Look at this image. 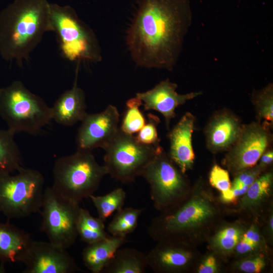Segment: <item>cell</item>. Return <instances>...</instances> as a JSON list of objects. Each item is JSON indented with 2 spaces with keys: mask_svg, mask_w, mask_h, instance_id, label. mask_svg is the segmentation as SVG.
Segmentation results:
<instances>
[{
  "mask_svg": "<svg viewBox=\"0 0 273 273\" xmlns=\"http://www.w3.org/2000/svg\"><path fill=\"white\" fill-rule=\"evenodd\" d=\"M77 71L72 87L61 94L51 107L52 120L64 126L81 122L87 114L84 92L77 84Z\"/></svg>",
  "mask_w": 273,
  "mask_h": 273,
  "instance_id": "20",
  "label": "cell"
},
{
  "mask_svg": "<svg viewBox=\"0 0 273 273\" xmlns=\"http://www.w3.org/2000/svg\"><path fill=\"white\" fill-rule=\"evenodd\" d=\"M251 222L239 218L234 221L222 220L208 238L207 249L216 253L223 261L229 262L237 243Z\"/></svg>",
  "mask_w": 273,
  "mask_h": 273,
  "instance_id": "19",
  "label": "cell"
},
{
  "mask_svg": "<svg viewBox=\"0 0 273 273\" xmlns=\"http://www.w3.org/2000/svg\"><path fill=\"white\" fill-rule=\"evenodd\" d=\"M55 191L78 203L93 195L108 174L105 165H100L92 151L78 150L70 155L58 158L53 169Z\"/></svg>",
  "mask_w": 273,
  "mask_h": 273,
  "instance_id": "4",
  "label": "cell"
},
{
  "mask_svg": "<svg viewBox=\"0 0 273 273\" xmlns=\"http://www.w3.org/2000/svg\"><path fill=\"white\" fill-rule=\"evenodd\" d=\"M251 101L255 112L256 121L273 124V84L269 83L259 89H254Z\"/></svg>",
  "mask_w": 273,
  "mask_h": 273,
  "instance_id": "29",
  "label": "cell"
},
{
  "mask_svg": "<svg viewBox=\"0 0 273 273\" xmlns=\"http://www.w3.org/2000/svg\"><path fill=\"white\" fill-rule=\"evenodd\" d=\"M225 214L208 182L199 177L180 203L152 219L148 232L156 242L174 241L197 247L206 242Z\"/></svg>",
  "mask_w": 273,
  "mask_h": 273,
  "instance_id": "2",
  "label": "cell"
},
{
  "mask_svg": "<svg viewBox=\"0 0 273 273\" xmlns=\"http://www.w3.org/2000/svg\"><path fill=\"white\" fill-rule=\"evenodd\" d=\"M14 135L8 129H0V173H11L22 167L20 152Z\"/></svg>",
  "mask_w": 273,
  "mask_h": 273,
  "instance_id": "26",
  "label": "cell"
},
{
  "mask_svg": "<svg viewBox=\"0 0 273 273\" xmlns=\"http://www.w3.org/2000/svg\"><path fill=\"white\" fill-rule=\"evenodd\" d=\"M126 241V237L110 236L87 244L82 252V260L85 266L93 273L102 272L117 250Z\"/></svg>",
  "mask_w": 273,
  "mask_h": 273,
  "instance_id": "22",
  "label": "cell"
},
{
  "mask_svg": "<svg viewBox=\"0 0 273 273\" xmlns=\"http://www.w3.org/2000/svg\"><path fill=\"white\" fill-rule=\"evenodd\" d=\"M142 176L150 185L151 199L154 207L159 212L177 205L188 195L192 187L188 176L163 149L147 165Z\"/></svg>",
  "mask_w": 273,
  "mask_h": 273,
  "instance_id": "8",
  "label": "cell"
},
{
  "mask_svg": "<svg viewBox=\"0 0 273 273\" xmlns=\"http://www.w3.org/2000/svg\"><path fill=\"white\" fill-rule=\"evenodd\" d=\"M195 116L185 113L169 131L168 138L169 150L167 153L180 170L186 173L193 168L195 154L192 144V135L195 129Z\"/></svg>",
  "mask_w": 273,
  "mask_h": 273,
  "instance_id": "18",
  "label": "cell"
},
{
  "mask_svg": "<svg viewBox=\"0 0 273 273\" xmlns=\"http://www.w3.org/2000/svg\"><path fill=\"white\" fill-rule=\"evenodd\" d=\"M0 116L14 134H37L52 120L51 107L18 80L0 89Z\"/></svg>",
  "mask_w": 273,
  "mask_h": 273,
  "instance_id": "5",
  "label": "cell"
},
{
  "mask_svg": "<svg viewBox=\"0 0 273 273\" xmlns=\"http://www.w3.org/2000/svg\"><path fill=\"white\" fill-rule=\"evenodd\" d=\"M148 267L147 256L141 251L134 248H119L102 272L144 273Z\"/></svg>",
  "mask_w": 273,
  "mask_h": 273,
  "instance_id": "23",
  "label": "cell"
},
{
  "mask_svg": "<svg viewBox=\"0 0 273 273\" xmlns=\"http://www.w3.org/2000/svg\"><path fill=\"white\" fill-rule=\"evenodd\" d=\"M78 221L95 231L105 232L104 222L99 217L93 216L85 209L80 208Z\"/></svg>",
  "mask_w": 273,
  "mask_h": 273,
  "instance_id": "37",
  "label": "cell"
},
{
  "mask_svg": "<svg viewBox=\"0 0 273 273\" xmlns=\"http://www.w3.org/2000/svg\"><path fill=\"white\" fill-rule=\"evenodd\" d=\"M126 193L121 188H117L103 196L90 195L91 199L97 209L98 216L104 222L114 212L123 208Z\"/></svg>",
  "mask_w": 273,
  "mask_h": 273,
  "instance_id": "28",
  "label": "cell"
},
{
  "mask_svg": "<svg viewBox=\"0 0 273 273\" xmlns=\"http://www.w3.org/2000/svg\"><path fill=\"white\" fill-rule=\"evenodd\" d=\"M190 0H141L126 36L139 66L172 71L191 26Z\"/></svg>",
  "mask_w": 273,
  "mask_h": 273,
  "instance_id": "1",
  "label": "cell"
},
{
  "mask_svg": "<svg viewBox=\"0 0 273 273\" xmlns=\"http://www.w3.org/2000/svg\"><path fill=\"white\" fill-rule=\"evenodd\" d=\"M32 241L28 234L9 223L0 222V261L21 262Z\"/></svg>",
  "mask_w": 273,
  "mask_h": 273,
  "instance_id": "21",
  "label": "cell"
},
{
  "mask_svg": "<svg viewBox=\"0 0 273 273\" xmlns=\"http://www.w3.org/2000/svg\"><path fill=\"white\" fill-rule=\"evenodd\" d=\"M67 249L50 242L32 241L21 262L23 273H72L79 270Z\"/></svg>",
  "mask_w": 273,
  "mask_h": 273,
  "instance_id": "13",
  "label": "cell"
},
{
  "mask_svg": "<svg viewBox=\"0 0 273 273\" xmlns=\"http://www.w3.org/2000/svg\"><path fill=\"white\" fill-rule=\"evenodd\" d=\"M47 0H16L0 15V52L18 64L28 59L52 31Z\"/></svg>",
  "mask_w": 273,
  "mask_h": 273,
  "instance_id": "3",
  "label": "cell"
},
{
  "mask_svg": "<svg viewBox=\"0 0 273 273\" xmlns=\"http://www.w3.org/2000/svg\"><path fill=\"white\" fill-rule=\"evenodd\" d=\"M126 105V110L120 129L125 133L133 134L138 133L146 122L144 115L139 109L142 103L135 97L128 100Z\"/></svg>",
  "mask_w": 273,
  "mask_h": 273,
  "instance_id": "30",
  "label": "cell"
},
{
  "mask_svg": "<svg viewBox=\"0 0 273 273\" xmlns=\"http://www.w3.org/2000/svg\"><path fill=\"white\" fill-rule=\"evenodd\" d=\"M52 31L63 56L70 61L99 62L101 50L96 35L69 6L50 3Z\"/></svg>",
  "mask_w": 273,
  "mask_h": 273,
  "instance_id": "6",
  "label": "cell"
},
{
  "mask_svg": "<svg viewBox=\"0 0 273 273\" xmlns=\"http://www.w3.org/2000/svg\"><path fill=\"white\" fill-rule=\"evenodd\" d=\"M267 170L257 164L234 175L230 190L224 193H220L218 197L220 202L224 206L235 204L252 184Z\"/></svg>",
  "mask_w": 273,
  "mask_h": 273,
  "instance_id": "24",
  "label": "cell"
},
{
  "mask_svg": "<svg viewBox=\"0 0 273 273\" xmlns=\"http://www.w3.org/2000/svg\"><path fill=\"white\" fill-rule=\"evenodd\" d=\"M162 149L161 146L142 144L133 134L125 133L119 128L104 149V165L112 178L123 183L131 182L142 176L147 165Z\"/></svg>",
  "mask_w": 273,
  "mask_h": 273,
  "instance_id": "9",
  "label": "cell"
},
{
  "mask_svg": "<svg viewBox=\"0 0 273 273\" xmlns=\"http://www.w3.org/2000/svg\"><path fill=\"white\" fill-rule=\"evenodd\" d=\"M119 122L118 110L112 105L101 112L87 113L77 131V150L92 151L98 148L104 149L117 133Z\"/></svg>",
  "mask_w": 273,
  "mask_h": 273,
  "instance_id": "14",
  "label": "cell"
},
{
  "mask_svg": "<svg viewBox=\"0 0 273 273\" xmlns=\"http://www.w3.org/2000/svg\"><path fill=\"white\" fill-rule=\"evenodd\" d=\"M243 124L240 117L229 109L215 112L204 129L207 149L213 154L228 151L239 138Z\"/></svg>",
  "mask_w": 273,
  "mask_h": 273,
  "instance_id": "17",
  "label": "cell"
},
{
  "mask_svg": "<svg viewBox=\"0 0 273 273\" xmlns=\"http://www.w3.org/2000/svg\"><path fill=\"white\" fill-rule=\"evenodd\" d=\"M208 182L211 187L219 191L220 193H226L231 188L229 172L216 163L210 169Z\"/></svg>",
  "mask_w": 273,
  "mask_h": 273,
  "instance_id": "33",
  "label": "cell"
},
{
  "mask_svg": "<svg viewBox=\"0 0 273 273\" xmlns=\"http://www.w3.org/2000/svg\"><path fill=\"white\" fill-rule=\"evenodd\" d=\"M258 224L267 244L272 248L273 246V203L269 205L262 215Z\"/></svg>",
  "mask_w": 273,
  "mask_h": 273,
  "instance_id": "34",
  "label": "cell"
},
{
  "mask_svg": "<svg viewBox=\"0 0 273 273\" xmlns=\"http://www.w3.org/2000/svg\"><path fill=\"white\" fill-rule=\"evenodd\" d=\"M202 254L196 247L161 240L146 256L148 266L156 273H194Z\"/></svg>",
  "mask_w": 273,
  "mask_h": 273,
  "instance_id": "12",
  "label": "cell"
},
{
  "mask_svg": "<svg viewBox=\"0 0 273 273\" xmlns=\"http://www.w3.org/2000/svg\"><path fill=\"white\" fill-rule=\"evenodd\" d=\"M273 171L269 168L261 174L246 193L231 206H224L226 214H235L250 222L258 223L273 203Z\"/></svg>",
  "mask_w": 273,
  "mask_h": 273,
  "instance_id": "15",
  "label": "cell"
},
{
  "mask_svg": "<svg viewBox=\"0 0 273 273\" xmlns=\"http://www.w3.org/2000/svg\"><path fill=\"white\" fill-rule=\"evenodd\" d=\"M271 251V248H265L248 240L241 238L237 243L232 257L235 259L258 251Z\"/></svg>",
  "mask_w": 273,
  "mask_h": 273,
  "instance_id": "35",
  "label": "cell"
},
{
  "mask_svg": "<svg viewBox=\"0 0 273 273\" xmlns=\"http://www.w3.org/2000/svg\"><path fill=\"white\" fill-rule=\"evenodd\" d=\"M272 251H258L237 258L225 267L232 273H260L267 270L272 264Z\"/></svg>",
  "mask_w": 273,
  "mask_h": 273,
  "instance_id": "25",
  "label": "cell"
},
{
  "mask_svg": "<svg viewBox=\"0 0 273 273\" xmlns=\"http://www.w3.org/2000/svg\"><path fill=\"white\" fill-rule=\"evenodd\" d=\"M15 175L0 173V212L9 218H21L40 211L44 179L38 170L21 167Z\"/></svg>",
  "mask_w": 273,
  "mask_h": 273,
  "instance_id": "7",
  "label": "cell"
},
{
  "mask_svg": "<svg viewBox=\"0 0 273 273\" xmlns=\"http://www.w3.org/2000/svg\"><path fill=\"white\" fill-rule=\"evenodd\" d=\"M177 87L176 83L166 79L151 89L136 94V97L142 101L145 110H155L163 116L167 129L175 116V109L203 94L202 92H193L179 94L176 91Z\"/></svg>",
  "mask_w": 273,
  "mask_h": 273,
  "instance_id": "16",
  "label": "cell"
},
{
  "mask_svg": "<svg viewBox=\"0 0 273 273\" xmlns=\"http://www.w3.org/2000/svg\"><path fill=\"white\" fill-rule=\"evenodd\" d=\"M78 236L80 240L87 244L106 239L110 236L108 233L97 231L88 228L82 223L78 222Z\"/></svg>",
  "mask_w": 273,
  "mask_h": 273,
  "instance_id": "36",
  "label": "cell"
},
{
  "mask_svg": "<svg viewBox=\"0 0 273 273\" xmlns=\"http://www.w3.org/2000/svg\"><path fill=\"white\" fill-rule=\"evenodd\" d=\"M160 120L159 118L152 114L148 115V122L138 132L135 138L139 143L148 146L158 147L160 140L158 137L157 125Z\"/></svg>",
  "mask_w": 273,
  "mask_h": 273,
  "instance_id": "31",
  "label": "cell"
},
{
  "mask_svg": "<svg viewBox=\"0 0 273 273\" xmlns=\"http://www.w3.org/2000/svg\"><path fill=\"white\" fill-rule=\"evenodd\" d=\"M272 125L256 120L243 124L239 138L226 152L221 161L230 174L234 176L257 164L261 156L271 148Z\"/></svg>",
  "mask_w": 273,
  "mask_h": 273,
  "instance_id": "11",
  "label": "cell"
},
{
  "mask_svg": "<svg viewBox=\"0 0 273 273\" xmlns=\"http://www.w3.org/2000/svg\"><path fill=\"white\" fill-rule=\"evenodd\" d=\"M273 163V150L270 148L260 157L257 164L266 169L271 168Z\"/></svg>",
  "mask_w": 273,
  "mask_h": 273,
  "instance_id": "38",
  "label": "cell"
},
{
  "mask_svg": "<svg viewBox=\"0 0 273 273\" xmlns=\"http://www.w3.org/2000/svg\"><path fill=\"white\" fill-rule=\"evenodd\" d=\"M225 263L214 252L207 250L202 254L194 273H220L225 271Z\"/></svg>",
  "mask_w": 273,
  "mask_h": 273,
  "instance_id": "32",
  "label": "cell"
},
{
  "mask_svg": "<svg viewBox=\"0 0 273 273\" xmlns=\"http://www.w3.org/2000/svg\"><path fill=\"white\" fill-rule=\"evenodd\" d=\"M80 207L55 191L52 187L44 189L41 207V229L49 242L67 249L75 243Z\"/></svg>",
  "mask_w": 273,
  "mask_h": 273,
  "instance_id": "10",
  "label": "cell"
},
{
  "mask_svg": "<svg viewBox=\"0 0 273 273\" xmlns=\"http://www.w3.org/2000/svg\"><path fill=\"white\" fill-rule=\"evenodd\" d=\"M144 209L123 208L116 212L108 226V231L112 236L126 237L137 228L139 217Z\"/></svg>",
  "mask_w": 273,
  "mask_h": 273,
  "instance_id": "27",
  "label": "cell"
}]
</instances>
